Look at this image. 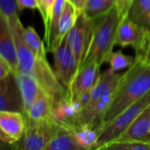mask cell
Masks as SVG:
<instances>
[{
	"label": "cell",
	"instance_id": "6da1fadb",
	"mask_svg": "<svg viewBox=\"0 0 150 150\" xmlns=\"http://www.w3.org/2000/svg\"><path fill=\"white\" fill-rule=\"evenodd\" d=\"M150 91V64L134 56V62L122 74L109 107L102 117L98 131Z\"/></svg>",
	"mask_w": 150,
	"mask_h": 150
},
{
	"label": "cell",
	"instance_id": "7a4b0ae2",
	"mask_svg": "<svg viewBox=\"0 0 150 150\" xmlns=\"http://www.w3.org/2000/svg\"><path fill=\"white\" fill-rule=\"evenodd\" d=\"M122 16L117 6L95 18V26L92 41L83 62V64L96 62L102 65L107 62L116 45L117 35Z\"/></svg>",
	"mask_w": 150,
	"mask_h": 150
},
{
	"label": "cell",
	"instance_id": "3957f363",
	"mask_svg": "<svg viewBox=\"0 0 150 150\" xmlns=\"http://www.w3.org/2000/svg\"><path fill=\"white\" fill-rule=\"evenodd\" d=\"M149 105L150 91L98 131L95 149H104L106 146L116 142Z\"/></svg>",
	"mask_w": 150,
	"mask_h": 150
},
{
	"label": "cell",
	"instance_id": "277c9868",
	"mask_svg": "<svg viewBox=\"0 0 150 150\" xmlns=\"http://www.w3.org/2000/svg\"><path fill=\"white\" fill-rule=\"evenodd\" d=\"M38 82L40 89L47 93L53 105L63 99L69 98V92L57 78L54 69L47 60V56H37L29 71Z\"/></svg>",
	"mask_w": 150,
	"mask_h": 150
},
{
	"label": "cell",
	"instance_id": "5b68a950",
	"mask_svg": "<svg viewBox=\"0 0 150 150\" xmlns=\"http://www.w3.org/2000/svg\"><path fill=\"white\" fill-rule=\"evenodd\" d=\"M94 19L87 18L82 11L79 13L74 26L67 34L68 44L76 56L79 68L83 66L90 49L94 33Z\"/></svg>",
	"mask_w": 150,
	"mask_h": 150
},
{
	"label": "cell",
	"instance_id": "8992f818",
	"mask_svg": "<svg viewBox=\"0 0 150 150\" xmlns=\"http://www.w3.org/2000/svg\"><path fill=\"white\" fill-rule=\"evenodd\" d=\"M25 120V131L18 148L25 150H46L59 125L53 119L41 121Z\"/></svg>",
	"mask_w": 150,
	"mask_h": 150
},
{
	"label": "cell",
	"instance_id": "52a82bcc",
	"mask_svg": "<svg viewBox=\"0 0 150 150\" xmlns=\"http://www.w3.org/2000/svg\"><path fill=\"white\" fill-rule=\"evenodd\" d=\"M54 57V70L61 83L68 91L79 66L76 56L68 44L67 36L59 46L50 51Z\"/></svg>",
	"mask_w": 150,
	"mask_h": 150
},
{
	"label": "cell",
	"instance_id": "ba28073f",
	"mask_svg": "<svg viewBox=\"0 0 150 150\" xmlns=\"http://www.w3.org/2000/svg\"><path fill=\"white\" fill-rule=\"evenodd\" d=\"M26 127L25 117L22 112H0V138L4 143L13 145L23 137Z\"/></svg>",
	"mask_w": 150,
	"mask_h": 150
},
{
	"label": "cell",
	"instance_id": "9c48e42d",
	"mask_svg": "<svg viewBox=\"0 0 150 150\" xmlns=\"http://www.w3.org/2000/svg\"><path fill=\"white\" fill-rule=\"evenodd\" d=\"M101 65L91 62L83 65L76 72L69 90V98L72 103H76L80 97L95 85L99 75Z\"/></svg>",
	"mask_w": 150,
	"mask_h": 150
},
{
	"label": "cell",
	"instance_id": "30bf717a",
	"mask_svg": "<svg viewBox=\"0 0 150 150\" xmlns=\"http://www.w3.org/2000/svg\"><path fill=\"white\" fill-rule=\"evenodd\" d=\"M149 33L127 17H125L120 25L116 45L121 47H132L134 48L135 54H138L142 51Z\"/></svg>",
	"mask_w": 150,
	"mask_h": 150
},
{
	"label": "cell",
	"instance_id": "8fae6325",
	"mask_svg": "<svg viewBox=\"0 0 150 150\" xmlns=\"http://www.w3.org/2000/svg\"><path fill=\"white\" fill-rule=\"evenodd\" d=\"M0 111L18 112L24 114V103L14 75L0 79Z\"/></svg>",
	"mask_w": 150,
	"mask_h": 150
},
{
	"label": "cell",
	"instance_id": "7c38bea8",
	"mask_svg": "<svg viewBox=\"0 0 150 150\" xmlns=\"http://www.w3.org/2000/svg\"><path fill=\"white\" fill-rule=\"evenodd\" d=\"M0 59L7 63L12 74L18 71V53L15 40L9 23L4 15H0Z\"/></svg>",
	"mask_w": 150,
	"mask_h": 150
},
{
	"label": "cell",
	"instance_id": "4fadbf2b",
	"mask_svg": "<svg viewBox=\"0 0 150 150\" xmlns=\"http://www.w3.org/2000/svg\"><path fill=\"white\" fill-rule=\"evenodd\" d=\"M112 95L113 94L107 95L98 100L90 102L83 108L78 114L79 125L87 126L98 131L102 117L110 105Z\"/></svg>",
	"mask_w": 150,
	"mask_h": 150
},
{
	"label": "cell",
	"instance_id": "5bb4252c",
	"mask_svg": "<svg viewBox=\"0 0 150 150\" xmlns=\"http://www.w3.org/2000/svg\"><path fill=\"white\" fill-rule=\"evenodd\" d=\"M150 140V105L135 119L128 129L116 141L149 142ZM113 143V142H112Z\"/></svg>",
	"mask_w": 150,
	"mask_h": 150
},
{
	"label": "cell",
	"instance_id": "9a60e30c",
	"mask_svg": "<svg viewBox=\"0 0 150 150\" xmlns=\"http://www.w3.org/2000/svg\"><path fill=\"white\" fill-rule=\"evenodd\" d=\"M13 75L23 99L25 115L37 98L40 89L38 82L31 74L18 70Z\"/></svg>",
	"mask_w": 150,
	"mask_h": 150
},
{
	"label": "cell",
	"instance_id": "2e32d148",
	"mask_svg": "<svg viewBox=\"0 0 150 150\" xmlns=\"http://www.w3.org/2000/svg\"><path fill=\"white\" fill-rule=\"evenodd\" d=\"M121 76L122 74L113 71L110 68L103 73H100L95 85L91 90L90 102L98 100L107 95L113 94L120 83Z\"/></svg>",
	"mask_w": 150,
	"mask_h": 150
},
{
	"label": "cell",
	"instance_id": "e0dca14e",
	"mask_svg": "<svg viewBox=\"0 0 150 150\" xmlns=\"http://www.w3.org/2000/svg\"><path fill=\"white\" fill-rule=\"evenodd\" d=\"M79 111L76 105L66 98L53 105L52 119L60 126L76 127L79 125L78 122Z\"/></svg>",
	"mask_w": 150,
	"mask_h": 150
},
{
	"label": "cell",
	"instance_id": "ac0fdd59",
	"mask_svg": "<svg viewBox=\"0 0 150 150\" xmlns=\"http://www.w3.org/2000/svg\"><path fill=\"white\" fill-rule=\"evenodd\" d=\"M75 127L60 126L46 150H83L79 145L76 135Z\"/></svg>",
	"mask_w": 150,
	"mask_h": 150
},
{
	"label": "cell",
	"instance_id": "d6986e66",
	"mask_svg": "<svg viewBox=\"0 0 150 150\" xmlns=\"http://www.w3.org/2000/svg\"><path fill=\"white\" fill-rule=\"evenodd\" d=\"M53 102L49 96L42 90L33 101V105L25 114V120L32 121H41L52 119Z\"/></svg>",
	"mask_w": 150,
	"mask_h": 150
},
{
	"label": "cell",
	"instance_id": "ffe728a7",
	"mask_svg": "<svg viewBox=\"0 0 150 150\" xmlns=\"http://www.w3.org/2000/svg\"><path fill=\"white\" fill-rule=\"evenodd\" d=\"M66 3L67 0H54L48 25L47 28H45V40L47 42V48L50 51L54 48L55 44V40L58 35L60 18L66 5Z\"/></svg>",
	"mask_w": 150,
	"mask_h": 150
},
{
	"label": "cell",
	"instance_id": "44dd1931",
	"mask_svg": "<svg viewBox=\"0 0 150 150\" xmlns=\"http://www.w3.org/2000/svg\"><path fill=\"white\" fill-rule=\"evenodd\" d=\"M127 17L150 33V0H134Z\"/></svg>",
	"mask_w": 150,
	"mask_h": 150
},
{
	"label": "cell",
	"instance_id": "7402d4cb",
	"mask_svg": "<svg viewBox=\"0 0 150 150\" xmlns=\"http://www.w3.org/2000/svg\"><path fill=\"white\" fill-rule=\"evenodd\" d=\"M79 13L80 12L76 9V7L73 4L71 3H69V1H67L66 5L64 7V10H63L61 18H60L58 35H57L54 48L60 45V43L62 41V40L67 36L69 32L74 26Z\"/></svg>",
	"mask_w": 150,
	"mask_h": 150
},
{
	"label": "cell",
	"instance_id": "603a6c76",
	"mask_svg": "<svg viewBox=\"0 0 150 150\" xmlns=\"http://www.w3.org/2000/svg\"><path fill=\"white\" fill-rule=\"evenodd\" d=\"M117 4V0H86L83 12L89 18L95 19L109 11Z\"/></svg>",
	"mask_w": 150,
	"mask_h": 150
},
{
	"label": "cell",
	"instance_id": "cb8c5ba5",
	"mask_svg": "<svg viewBox=\"0 0 150 150\" xmlns=\"http://www.w3.org/2000/svg\"><path fill=\"white\" fill-rule=\"evenodd\" d=\"M75 135L83 149H95L98 131L87 127V126H77L75 127Z\"/></svg>",
	"mask_w": 150,
	"mask_h": 150
},
{
	"label": "cell",
	"instance_id": "d4e9b609",
	"mask_svg": "<svg viewBox=\"0 0 150 150\" xmlns=\"http://www.w3.org/2000/svg\"><path fill=\"white\" fill-rule=\"evenodd\" d=\"M23 37L25 44L35 55L46 56L44 44L33 26H27L23 28Z\"/></svg>",
	"mask_w": 150,
	"mask_h": 150
},
{
	"label": "cell",
	"instance_id": "484cf974",
	"mask_svg": "<svg viewBox=\"0 0 150 150\" xmlns=\"http://www.w3.org/2000/svg\"><path fill=\"white\" fill-rule=\"evenodd\" d=\"M134 62V57L124 54L121 51L112 52L107 61L110 69L116 72H119L120 70L124 69H128L132 66Z\"/></svg>",
	"mask_w": 150,
	"mask_h": 150
},
{
	"label": "cell",
	"instance_id": "4316f807",
	"mask_svg": "<svg viewBox=\"0 0 150 150\" xmlns=\"http://www.w3.org/2000/svg\"><path fill=\"white\" fill-rule=\"evenodd\" d=\"M104 149L110 150H150L149 142L134 141H119L106 146Z\"/></svg>",
	"mask_w": 150,
	"mask_h": 150
},
{
	"label": "cell",
	"instance_id": "83f0119b",
	"mask_svg": "<svg viewBox=\"0 0 150 150\" xmlns=\"http://www.w3.org/2000/svg\"><path fill=\"white\" fill-rule=\"evenodd\" d=\"M0 10L1 14L6 18L9 25L16 23L19 19L16 0H0Z\"/></svg>",
	"mask_w": 150,
	"mask_h": 150
},
{
	"label": "cell",
	"instance_id": "f1b7e54d",
	"mask_svg": "<svg viewBox=\"0 0 150 150\" xmlns=\"http://www.w3.org/2000/svg\"><path fill=\"white\" fill-rule=\"evenodd\" d=\"M135 56L140 57L142 61L150 64V33L147 37V40L142 51L138 54H135Z\"/></svg>",
	"mask_w": 150,
	"mask_h": 150
},
{
	"label": "cell",
	"instance_id": "f546056e",
	"mask_svg": "<svg viewBox=\"0 0 150 150\" xmlns=\"http://www.w3.org/2000/svg\"><path fill=\"white\" fill-rule=\"evenodd\" d=\"M18 11H23L25 8L39 10V4L37 0H16Z\"/></svg>",
	"mask_w": 150,
	"mask_h": 150
},
{
	"label": "cell",
	"instance_id": "4dcf8cb0",
	"mask_svg": "<svg viewBox=\"0 0 150 150\" xmlns=\"http://www.w3.org/2000/svg\"><path fill=\"white\" fill-rule=\"evenodd\" d=\"M134 0H117V6L120 11L122 18L127 17L129 8Z\"/></svg>",
	"mask_w": 150,
	"mask_h": 150
},
{
	"label": "cell",
	"instance_id": "1f68e13d",
	"mask_svg": "<svg viewBox=\"0 0 150 150\" xmlns=\"http://www.w3.org/2000/svg\"><path fill=\"white\" fill-rule=\"evenodd\" d=\"M11 73L12 72H11L10 67L7 65V63L0 59V79L6 77L7 76H9Z\"/></svg>",
	"mask_w": 150,
	"mask_h": 150
},
{
	"label": "cell",
	"instance_id": "d6a6232c",
	"mask_svg": "<svg viewBox=\"0 0 150 150\" xmlns=\"http://www.w3.org/2000/svg\"><path fill=\"white\" fill-rule=\"evenodd\" d=\"M67 1L71 3L79 12H82L83 11L84 5L86 3V0H67Z\"/></svg>",
	"mask_w": 150,
	"mask_h": 150
},
{
	"label": "cell",
	"instance_id": "836d02e7",
	"mask_svg": "<svg viewBox=\"0 0 150 150\" xmlns=\"http://www.w3.org/2000/svg\"><path fill=\"white\" fill-rule=\"evenodd\" d=\"M37 2H38V4H39V11H40V15L42 17L43 14H44V3H45V0H37Z\"/></svg>",
	"mask_w": 150,
	"mask_h": 150
},
{
	"label": "cell",
	"instance_id": "e575fe53",
	"mask_svg": "<svg viewBox=\"0 0 150 150\" xmlns=\"http://www.w3.org/2000/svg\"><path fill=\"white\" fill-rule=\"evenodd\" d=\"M149 143H150V140H149Z\"/></svg>",
	"mask_w": 150,
	"mask_h": 150
}]
</instances>
